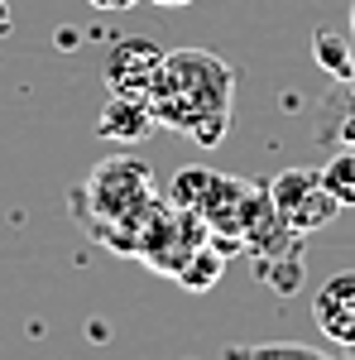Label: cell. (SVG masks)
<instances>
[{
  "mask_svg": "<svg viewBox=\"0 0 355 360\" xmlns=\"http://www.w3.org/2000/svg\"><path fill=\"white\" fill-rule=\"evenodd\" d=\"M154 125L188 135L202 149H217L231 130L235 101V68L212 49H164V63L144 91Z\"/></svg>",
  "mask_w": 355,
  "mask_h": 360,
  "instance_id": "1",
  "label": "cell"
},
{
  "mask_svg": "<svg viewBox=\"0 0 355 360\" xmlns=\"http://www.w3.org/2000/svg\"><path fill=\"white\" fill-rule=\"evenodd\" d=\"M154 168L144 159H130V154H110L86 173V183L72 193V212L77 221L101 240L110 226L135 221L154 207Z\"/></svg>",
  "mask_w": 355,
  "mask_h": 360,
  "instance_id": "2",
  "label": "cell"
},
{
  "mask_svg": "<svg viewBox=\"0 0 355 360\" xmlns=\"http://www.w3.org/2000/svg\"><path fill=\"white\" fill-rule=\"evenodd\" d=\"M264 188H269L278 217L298 236H312V231H322V226H331L341 217V202L322 188V168H283Z\"/></svg>",
  "mask_w": 355,
  "mask_h": 360,
  "instance_id": "3",
  "label": "cell"
},
{
  "mask_svg": "<svg viewBox=\"0 0 355 360\" xmlns=\"http://www.w3.org/2000/svg\"><path fill=\"white\" fill-rule=\"evenodd\" d=\"M159 63H164V44H154L149 34H130V39L110 44L106 63H101V82L106 91H120V96H144Z\"/></svg>",
  "mask_w": 355,
  "mask_h": 360,
  "instance_id": "4",
  "label": "cell"
},
{
  "mask_svg": "<svg viewBox=\"0 0 355 360\" xmlns=\"http://www.w3.org/2000/svg\"><path fill=\"white\" fill-rule=\"evenodd\" d=\"M312 322L331 346H355V269L322 278V288L312 293Z\"/></svg>",
  "mask_w": 355,
  "mask_h": 360,
  "instance_id": "5",
  "label": "cell"
},
{
  "mask_svg": "<svg viewBox=\"0 0 355 360\" xmlns=\"http://www.w3.org/2000/svg\"><path fill=\"white\" fill-rule=\"evenodd\" d=\"M149 130H159V125H154V111H149L144 96H120V91H110V101L101 106V115H96V135L110 139V144H135V139H144Z\"/></svg>",
  "mask_w": 355,
  "mask_h": 360,
  "instance_id": "6",
  "label": "cell"
},
{
  "mask_svg": "<svg viewBox=\"0 0 355 360\" xmlns=\"http://www.w3.org/2000/svg\"><path fill=\"white\" fill-rule=\"evenodd\" d=\"M317 139L322 144H341V149L355 139V91L346 82H341L336 96L322 101V111H317Z\"/></svg>",
  "mask_w": 355,
  "mask_h": 360,
  "instance_id": "7",
  "label": "cell"
},
{
  "mask_svg": "<svg viewBox=\"0 0 355 360\" xmlns=\"http://www.w3.org/2000/svg\"><path fill=\"white\" fill-rule=\"evenodd\" d=\"M254 278L269 283L278 298H293L302 288V278H307V264H302V255H259L254 259Z\"/></svg>",
  "mask_w": 355,
  "mask_h": 360,
  "instance_id": "8",
  "label": "cell"
},
{
  "mask_svg": "<svg viewBox=\"0 0 355 360\" xmlns=\"http://www.w3.org/2000/svg\"><path fill=\"white\" fill-rule=\"evenodd\" d=\"M221 274H226V255H221L212 240H202V245H197L188 259H183V269H178L173 278H178L188 293H207V288H212Z\"/></svg>",
  "mask_w": 355,
  "mask_h": 360,
  "instance_id": "9",
  "label": "cell"
},
{
  "mask_svg": "<svg viewBox=\"0 0 355 360\" xmlns=\"http://www.w3.org/2000/svg\"><path fill=\"white\" fill-rule=\"evenodd\" d=\"M221 360H336L317 346H302V341H254V346H221Z\"/></svg>",
  "mask_w": 355,
  "mask_h": 360,
  "instance_id": "10",
  "label": "cell"
},
{
  "mask_svg": "<svg viewBox=\"0 0 355 360\" xmlns=\"http://www.w3.org/2000/svg\"><path fill=\"white\" fill-rule=\"evenodd\" d=\"M312 58H317V68L327 77L346 82V72H351V63H355V39L336 34V29H317L312 34Z\"/></svg>",
  "mask_w": 355,
  "mask_h": 360,
  "instance_id": "11",
  "label": "cell"
},
{
  "mask_svg": "<svg viewBox=\"0 0 355 360\" xmlns=\"http://www.w3.org/2000/svg\"><path fill=\"white\" fill-rule=\"evenodd\" d=\"M212 183H217V173L212 168H178L173 178H168V202L173 207H188V212H197L202 207V197L212 193Z\"/></svg>",
  "mask_w": 355,
  "mask_h": 360,
  "instance_id": "12",
  "label": "cell"
},
{
  "mask_svg": "<svg viewBox=\"0 0 355 360\" xmlns=\"http://www.w3.org/2000/svg\"><path fill=\"white\" fill-rule=\"evenodd\" d=\"M322 188L341 202V212L355 207V154L351 149H336L327 164H322Z\"/></svg>",
  "mask_w": 355,
  "mask_h": 360,
  "instance_id": "13",
  "label": "cell"
},
{
  "mask_svg": "<svg viewBox=\"0 0 355 360\" xmlns=\"http://www.w3.org/2000/svg\"><path fill=\"white\" fill-rule=\"evenodd\" d=\"M96 10H130V5H139V0H91Z\"/></svg>",
  "mask_w": 355,
  "mask_h": 360,
  "instance_id": "14",
  "label": "cell"
},
{
  "mask_svg": "<svg viewBox=\"0 0 355 360\" xmlns=\"http://www.w3.org/2000/svg\"><path fill=\"white\" fill-rule=\"evenodd\" d=\"M10 29V15H5V0H0V34Z\"/></svg>",
  "mask_w": 355,
  "mask_h": 360,
  "instance_id": "15",
  "label": "cell"
},
{
  "mask_svg": "<svg viewBox=\"0 0 355 360\" xmlns=\"http://www.w3.org/2000/svg\"><path fill=\"white\" fill-rule=\"evenodd\" d=\"M346 86H351V91H355V63H351V72H346Z\"/></svg>",
  "mask_w": 355,
  "mask_h": 360,
  "instance_id": "16",
  "label": "cell"
},
{
  "mask_svg": "<svg viewBox=\"0 0 355 360\" xmlns=\"http://www.w3.org/2000/svg\"><path fill=\"white\" fill-rule=\"evenodd\" d=\"M154 5H192V0H154Z\"/></svg>",
  "mask_w": 355,
  "mask_h": 360,
  "instance_id": "17",
  "label": "cell"
},
{
  "mask_svg": "<svg viewBox=\"0 0 355 360\" xmlns=\"http://www.w3.org/2000/svg\"><path fill=\"white\" fill-rule=\"evenodd\" d=\"M351 39H355V0H351Z\"/></svg>",
  "mask_w": 355,
  "mask_h": 360,
  "instance_id": "18",
  "label": "cell"
},
{
  "mask_svg": "<svg viewBox=\"0 0 355 360\" xmlns=\"http://www.w3.org/2000/svg\"><path fill=\"white\" fill-rule=\"evenodd\" d=\"M346 360H355V346H351V351H346Z\"/></svg>",
  "mask_w": 355,
  "mask_h": 360,
  "instance_id": "19",
  "label": "cell"
},
{
  "mask_svg": "<svg viewBox=\"0 0 355 360\" xmlns=\"http://www.w3.org/2000/svg\"><path fill=\"white\" fill-rule=\"evenodd\" d=\"M346 149H351V154H355V139H351V144H346Z\"/></svg>",
  "mask_w": 355,
  "mask_h": 360,
  "instance_id": "20",
  "label": "cell"
}]
</instances>
